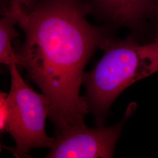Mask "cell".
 Segmentation results:
<instances>
[{
  "mask_svg": "<svg viewBox=\"0 0 158 158\" xmlns=\"http://www.w3.org/2000/svg\"><path fill=\"white\" fill-rule=\"evenodd\" d=\"M102 19L114 27H124L131 35L141 40L144 38L152 23L153 0H94Z\"/></svg>",
  "mask_w": 158,
  "mask_h": 158,
  "instance_id": "cell-5",
  "label": "cell"
},
{
  "mask_svg": "<svg viewBox=\"0 0 158 158\" xmlns=\"http://www.w3.org/2000/svg\"><path fill=\"white\" fill-rule=\"evenodd\" d=\"M9 115V106L8 102V94L1 91L0 93V130L4 132L6 121Z\"/></svg>",
  "mask_w": 158,
  "mask_h": 158,
  "instance_id": "cell-7",
  "label": "cell"
},
{
  "mask_svg": "<svg viewBox=\"0 0 158 158\" xmlns=\"http://www.w3.org/2000/svg\"><path fill=\"white\" fill-rule=\"evenodd\" d=\"M132 113L130 108L120 122L109 127L90 128L85 124L55 133L51 152L46 158H113L121 130Z\"/></svg>",
  "mask_w": 158,
  "mask_h": 158,
  "instance_id": "cell-4",
  "label": "cell"
},
{
  "mask_svg": "<svg viewBox=\"0 0 158 158\" xmlns=\"http://www.w3.org/2000/svg\"><path fill=\"white\" fill-rule=\"evenodd\" d=\"M154 8L153 12L152 23L153 30L154 32V36L158 35V0H153Z\"/></svg>",
  "mask_w": 158,
  "mask_h": 158,
  "instance_id": "cell-9",
  "label": "cell"
},
{
  "mask_svg": "<svg viewBox=\"0 0 158 158\" xmlns=\"http://www.w3.org/2000/svg\"><path fill=\"white\" fill-rule=\"evenodd\" d=\"M139 41L131 35L125 40L108 38L100 48L103 56L84 74V97L97 126L104 125L113 102L125 89L158 72V35L148 44Z\"/></svg>",
  "mask_w": 158,
  "mask_h": 158,
  "instance_id": "cell-2",
  "label": "cell"
},
{
  "mask_svg": "<svg viewBox=\"0 0 158 158\" xmlns=\"http://www.w3.org/2000/svg\"><path fill=\"white\" fill-rule=\"evenodd\" d=\"M2 17L0 19V62L10 66L12 64L18 65L16 52L12 47V41L18 36L14 25L17 23L14 17L2 11Z\"/></svg>",
  "mask_w": 158,
  "mask_h": 158,
  "instance_id": "cell-6",
  "label": "cell"
},
{
  "mask_svg": "<svg viewBox=\"0 0 158 158\" xmlns=\"http://www.w3.org/2000/svg\"><path fill=\"white\" fill-rule=\"evenodd\" d=\"M1 10L14 17L25 33L16 52L18 65L49 98L55 132L85 124L89 111L80 94L85 68L110 37V28L89 23L90 6L81 0H38L29 11L11 4Z\"/></svg>",
  "mask_w": 158,
  "mask_h": 158,
  "instance_id": "cell-1",
  "label": "cell"
},
{
  "mask_svg": "<svg viewBox=\"0 0 158 158\" xmlns=\"http://www.w3.org/2000/svg\"><path fill=\"white\" fill-rule=\"evenodd\" d=\"M16 64L10 68L11 89L8 94L9 115L4 131L9 133L16 143L15 155L25 156L35 148H51L53 137L45 131L46 119L49 117L51 104L49 98L29 86L21 76Z\"/></svg>",
  "mask_w": 158,
  "mask_h": 158,
  "instance_id": "cell-3",
  "label": "cell"
},
{
  "mask_svg": "<svg viewBox=\"0 0 158 158\" xmlns=\"http://www.w3.org/2000/svg\"><path fill=\"white\" fill-rule=\"evenodd\" d=\"M10 4L18 6L23 8L27 11H31L34 8L38 0H10Z\"/></svg>",
  "mask_w": 158,
  "mask_h": 158,
  "instance_id": "cell-8",
  "label": "cell"
}]
</instances>
